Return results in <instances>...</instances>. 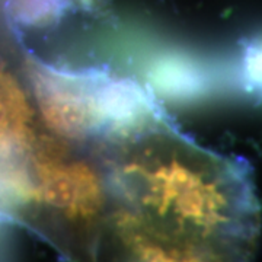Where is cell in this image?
<instances>
[{"label": "cell", "mask_w": 262, "mask_h": 262, "mask_svg": "<svg viewBox=\"0 0 262 262\" xmlns=\"http://www.w3.org/2000/svg\"><path fill=\"white\" fill-rule=\"evenodd\" d=\"M37 141L28 96L0 61V160L29 158Z\"/></svg>", "instance_id": "cell-4"}, {"label": "cell", "mask_w": 262, "mask_h": 262, "mask_svg": "<svg viewBox=\"0 0 262 262\" xmlns=\"http://www.w3.org/2000/svg\"><path fill=\"white\" fill-rule=\"evenodd\" d=\"M35 200L77 229L92 230L103 217L105 173L56 139L37 141L32 151Z\"/></svg>", "instance_id": "cell-3"}, {"label": "cell", "mask_w": 262, "mask_h": 262, "mask_svg": "<svg viewBox=\"0 0 262 262\" xmlns=\"http://www.w3.org/2000/svg\"><path fill=\"white\" fill-rule=\"evenodd\" d=\"M27 75L48 128L61 140L117 144L169 117L150 92L103 69H66L31 54Z\"/></svg>", "instance_id": "cell-2"}, {"label": "cell", "mask_w": 262, "mask_h": 262, "mask_svg": "<svg viewBox=\"0 0 262 262\" xmlns=\"http://www.w3.org/2000/svg\"><path fill=\"white\" fill-rule=\"evenodd\" d=\"M150 80L169 98H195L206 89V77L196 63L181 57H165L150 70Z\"/></svg>", "instance_id": "cell-5"}, {"label": "cell", "mask_w": 262, "mask_h": 262, "mask_svg": "<svg viewBox=\"0 0 262 262\" xmlns=\"http://www.w3.org/2000/svg\"><path fill=\"white\" fill-rule=\"evenodd\" d=\"M103 173L120 204L114 230L131 256L242 259L261 226L252 170L200 146L165 120L110 146Z\"/></svg>", "instance_id": "cell-1"}, {"label": "cell", "mask_w": 262, "mask_h": 262, "mask_svg": "<svg viewBox=\"0 0 262 262\" xmlns=\"http://www.w3.org/2000/svg\"><path fill=\"white\" fill-rule=\"evenodd\" d=\"M241 76L245 86L262 98V34L245 42L241 54Z\"/></svg>", "instance_id": "cell-7"}, {"label": "cell", "mask_w": 262, "mask_h": 262, "mask_svg": "<svg viewBox=\"0 0 262 262\" xmlns=\"http://www.w3.org/2000/svg\"><path fill=\"white\" fill-rule=\"evenodd\" d=\"M75 3L76 0H9L8 16L19 32L38 31L57 25Z\"/></svg>", "instance_id": "cell-6"}]
</instances>
